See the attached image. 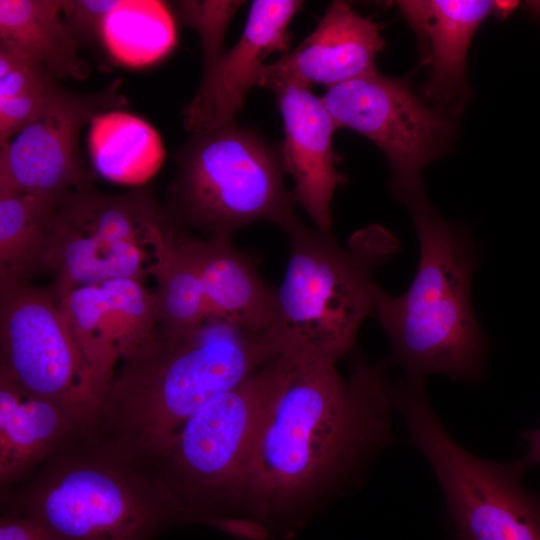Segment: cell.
<instances>
[{
    "label": "cell",
    "instance_id": "7402d4cb",
    "mask_svg": "<svg viewBox=\"0 0 540 540\" xmlns=\"http://www.w3.org/2000/svg\"><path fill=\"white\" fill-rule=\"evenodd\" d=\"M57 206L0 190V283L46 271Z\"/></svg>",
    "mask_w": 540,
    "mask_h": 540
},
{
    "label": "cell",
    "instance_id": "d6986e66",
    "mask_svg": "<svg viewBox=\"0 0 540 540\" xmlns=\"http://www.w3.org/2000/svg\"><path fill=\"white\" fill-rule=\"evenodd\" d=\"M83 432L58 403L34 395L0 370V483L26 480L74 434Z\"/></svg>",
    "mask_w": 540,
    "mask_h": 540
},
{
    "label": "cell",
    "instance_id": "8fae6325",
    "mask_svg": "<svg viewBox=\"0 0 540 540\" xmlns=\"http://www.w3.org/2000/svg\"><path fill=\"white\" fill-rule=\"evenodd\" d=\"M338 128L374 142L391 168L390 190L403 204L424 194L421 174L454 137L447 111L430 107L405 79L377 69L327 88L322 97Z\"/></svg>",
    "mask_w": 540,
    "mask_h": 540
},
{
    "label": "cell",
    "instance_id": "5b68a950",
    "mask_svg": "<svg viewBox=\"0 0 540 540\" xmlns=\"http://www.w3.org/2000/svg\"><path fill=\"white\" fill-rule=\"evenodd\" d=\"M285 232L289 258L275 288L274 328L283 349L338 361L373 311L374 270L398 253L400 243L377 224L356 231L347 247L300 219Z\"/></svg>",
    "mask_w": 540,
    "mask_h": 540
},
{
    "label": "cell",
    "instance_id": "d4e9b609",
    "mask_svg": "<svg viewBox=\"0 0 540 540\" xmlns=\"http://www.w3.org/2000/svg\"><path fill=\"white\" fill-rule=\"evenodd\" d=\"M243 1L188 0L178 1L175 11L179 19L194 29L200 39L204 70L223 54V40L228 25Z\"/></svg>",
    "mask_w": 540,
    "mask_h": 540
},
{
    "label": "cell",
    "instance_id": "83f0119b",
    "mask_svg": "<svg viewBox=\"0 0 540 540\" xmlns=\"http://www.w3.org/2000/svg\"><path fill=\"white\" fill-rule=\"evenodd\" d=\"M522 439L526 444V454L522 459L530 468L540 464V428L526 431L522 434Z\"/></svg>",
    "mask_w": 540,
    "mask_h": 540
},
{
    "label": "cell",
    "instance_id": "cb8c5ba5",
    "mask_svg": "<svg viewBox=\"0 0 540 540\" xmlns=\"http://www.w3.org/2000/svg\"><path fill=\"white\" fill-rule=\"evenodd\" d=\"M151 276L156 281L154 292L162 332L190 329L210 315L199 275L179 246L173 223L158 246Z\"/></svg>",
    "mask_w": 540,
    "mask_h": 540
},
{
    "label": "cell",
    "instance_id": "ac0fdd59",
    "mask_svg": "<svg viewBox=\"0 0 540 540\" xmlns=\"http://www.w3.org/2000/svg\"><path fill=\"white\" fill-rule=\"evenodd\" d=\"M176 240L195 267L209 314L257 328L274 327L276 291L228 236L205 239L176 226Z\"/></svg>",
    "mask_w": 540,
    "mask_h": 540
},
{
    "label": "cell",
    "instance_id": "484cf974",
    "mask_svg": "<svg viewBox=\"0 0 540 540\" xmlns=\"http://www.w3.org/2000/svg\"><path fill=\"white\" fill-rule=\"evenodd\" d=\"M121 0H62L61 14L65 25L80 44L101 37L105 18Z\"/></svg>",
    "mask_w": 540,
    "mask_h": 540
},
{
    "label": "cell",
    "instance_id": "3957f363",
    "mask_svg": "<svg viewBox=\"0 0 540 540\" xmlns=\"http://www.w3.org/2000/svg\"><path fill=\"white\" fill-rule=\"evenodd\" d=\"M419 240V262L408 289L390 295L378 285L373 312L391 343L389 363L404 378L431 374L464 382L480 378L486 340L471 301L476 255L467 234L443 220L425 194L405 204Z\"/></svg>",
    "mask_w": 540,
    "mask_h": 540
},
{
    "label": "cell",
    "instance_id": "8992f818",
    "mask_svg": "<svg viewBox=\"0 0 540 540\" xmlns=\"http://www.w3.org/2000/svg\"><path fill=\"white\" fill-rule=\"evenodd\" d=\"M285 367L281 352L233 389L194 411L141 461L176 507L183 525L229 523L264 415Z\"/></svg>",
    "mask_w": 540,
    "mask_h": 540
},
{
    "label": "cell",
    "instance_id": "2e32d148",
    "mask_svg": "<svg viewBox=\"0 0 540 540\" xmlns=\"http://www.w3.org/2000/svg\"><path fill=\"white\" fill-rule=\"evenodd\" d=\"M395 5L419 43L421 65L427 73L422 98L446 110L447 106L456 108L468 93L466 59L476 30L490 15L505 17L517 2L404 0L397 1Z\"/></svg>",
    "mask_w": 540,
    "mask_h": 540
},
{
    "label": "cell",
    "instance_id": "5bb4252c",
    "mask_svg": "<svg viewBox=\"0 0 540 540\" xmlns=\"http://www.w3.org/2000/svg\"><path fill=\"white\" fill-rule=\"evenodd\" d=\"M302 6L296 0H256L237 43L204 70L201 85L183 109V125L193 133L235 123L250 89L258 85L274 52H288L287 28Z\"/></svg>",
    "mask_w": 540,
    "mask_h": 540
},
{
    "label": "cell",
    "instance_id": "e0dca14e",
    "mask_svg": "<svg viewBox=\"0 0 540 540\" xmlns=\"http://www.w3.org/2000/svg\"><path fill=\"white\" fill-rule=\"evenodd\" d=\"M282 115L281 157L295 186L293 195L316 229L331 234V201L345 179L336 169L332 139L337 129L322 98L310 88L283 85L272 90Z\"/></svg>",
    "mask_w": 540,
    "mask_h": 540
},
{
    "label": "cell",
    "instance_id": "277c9868",
    "mask_svg": "<svg viewBox=\"0 0 540 540\" xmlns=\"http://www.w3.org/2000/svg\"><path fill=\"white\" fill-rule=\"evenodd\" d=\"M6 503V511L36 520L59 540H156L183 526L142 463L85 432L45 460Z\"/></svg>",
    "mask_w": 540,
    "mask_h": 540
},
{
    "label": "cell",
    "instance_id": "9c48e42d",
    "mask_svg": "<svg viewBox=\"0 0 540 540\" xmlns=\"http://www.w3.org/2000/svg\"><path fill=\"white\" fill-rule=\"evenodd\" d=\"M171 225L146 189L106 194L88 187L56 208L46 271L57 297L113 279L146 282Z\"/></svg>",
    "mask_w": 540,
    "mask_h": 540
},
{
    "label": "cell",
    "instance_id": "52a82bcc",
    "mask_svg": "<svg viewBox=\"0 0 540 540\" xmlns=\"http://www.w3.org/2000/svg\"><path fill=\"white\" fill-rule=\"evenodd\" d=\"M165 209L179 228L228 236L258 221L286 230L297 219L281 151L236 123L191 134L175 156Z\"/></svg>",
    "mask_w": 540,
    "mask_h": 540
},
{
    "label": "cell",
    "instance_id": "603a6c76",
    "mask_svg": "<svg viewBox=\"0 0 540 540\" xmlns=\"http://www.w3.org/2000/svg\"><path fill=\"white\" fill-rule=\"evenodd\" d=\"M175 36L172 16L163 3L121 0L105 18L100 39L116 60L142 66L168 53Z\"/></svg>",
    "mask_w": 540,
    "mask_h": 540
},
{
    "label": "cell",
    "instance_id": "f1b7e54d",
    "mask_svg": "<svg viewBox=\"0 0 540 540\" xmlns=\"http://www.w3.org/2000/svg\"><path fill=\"white\" fill-rule=\"evenodd\" d=\"M525 6L531 14L540 18V0L528 1L525 3Z\"/></svg>",
    "mask_w": 540,
    "mask_h": 540
},
{
    "label": "cell",
    "instance_id": "4fadbf2b",
    "mask_svg": "<svg viewBox=\"0 0 540 540\" xmlns=\"http://www.w3.org/2000/svg\"><path fill=\"white\" fill-rule=\"evenodd\" d=\"M56 298L102 399L120 362L159 329L155 292L145 281L113 279Z\"/></svg>",
    "mask_w": 540,
    "mask_h": 540
},
{
    "label": "cell",
    "instance_id": "ba28073f",
    "mask_svg": "<svg viewBox=\"0 0 540 540\" xmlns=\"http://www.w3.org/2000/svg\"><path fill=\"white\" fill-rule=\"evenodd\" d=\"M394 409L433 469L457 540H540V491L522 486L529 469L522 458L503 463L468 452L437 418L424 383L396 384Z\"/></svg>",
    "mask_w": 540,
    "mask_h": 540
},
{
    "label": "cell",
    "instance_id": "6da1fadb",
    "mask_svg": "<svg viewBox=\"0 0 540 540\" xmlns=\"http://www.w3.org/2000/svg\"><path fill=\"white\" fill-rule=\"evenodd\" d=\"M260 425L233 519L221 532L241 540H288L355 488L393 440L395 384L388 360L337 361L288 349Z\"/></svg>",
    "mask_w": 540,
    "mask_h": 540
},
{
    "label": "cell",
    "instance_id": "7c38bea8",
    "mask_svg": "<svg viewBox=\"0 0 540 540\" xmlns=\"http://www.w3.org/2000/svg\"><path fill=\"white\" fill-rule=\"evenodd\" d=\"M120 82L96 93L64 90L34 122L0 148V190L59 206L89 187L79 150L81 129L98 115L123 107Z\"/></svg>",
    "mask_w": 540,
    "mask_h": 540
},
{
    "label": "cell",
    "instance_id": "4316f807",
    "mask_svg": "<svg viewBox=\"0 0 540 540\" xmlns=\"http://www.w3.org/2000/svg\"><path fill=\"white\" fill-rule=\"evenodd\" d=\"M0 540H59L36 520L6 511L0 519Z\"/></svg>",
    "mask_w": 540,
    "mask_h": 540
},
{
    "label": "cell",
    "instance_id": "44dd1931",
    "mask_svg": "<svg viewBox=\"0 0 540 540\" xmlns=\"http://www.w3.org/2000/svg\"><path fill=\"white\" fill-rule=\"evenodd\" d=\"M90 124V155L96 170L105 178L139 183L161 165V139L141 118L114 110L96 116Z\"/></svg>",
    "mask_w": 540,
    "mask_h": 540
},
{
    "label": "cell",
    "instance_id": "9a60e30c",
    "mask_svg": "<svg viewBox=\"0 0 540 540\" xmlns=\"http://www.w3.org/2000/svg\"><path fill=\"white\" fill-rule=\"evenodd\" d=\"M385 41L378 25L343 1H334L315 29L291 52L267 63L258 86L271 91L283 85L327 88L376 69Z\"/></svg>",
    "mask_w": 540,
    "mask_h": 540
},
{
    "label": "cell",
    "instance_id": "ffe728a7",
    "mask_svg": "<svg viewBox=\"0 0 540 540\" xmlns=\"http://www.w3.org/2000/svg\"><path fill=\"white\" fill-rule=\"evenodd\" d=\"M62 0H0V46L42 65L57 79H83L88 65L65 25Z\"/></svg>",
    "mask_w": 540,
    "mask_h": 540
},
{
    "label": "cell",
    "instance_id": "30bf717a",
    "mask_svg": "<svg viewBox=\"0 0 540 540\" xmlns=\"http://www.w3.org/2000/svg\"><path fill=\"white\" fill-rule=\"evenodd\" d=\"M0 348V370L89 430L101 394L51 290L28 281L0 283Z\"/></svg>",
    "mask_w": 540,
    "mask_h": 540
},
{
    "label": "cell",
    "instance_id": "7a4b0ae2",
    "mask_svg": "<svg viewBox=\"0 0 540 540\" xmlns=\"http://www.w3.org/2000/svg\"><path fill=\"white\" fill-rule=\"evenodd\" d=\"M282 350L274 327L212 314L181 332L159 328L120 362L87 434L144 461L200 406L244 382Z\"/></svg>",
    "mask_w": 540,
    "mask_h": 540
}]
</instances>
